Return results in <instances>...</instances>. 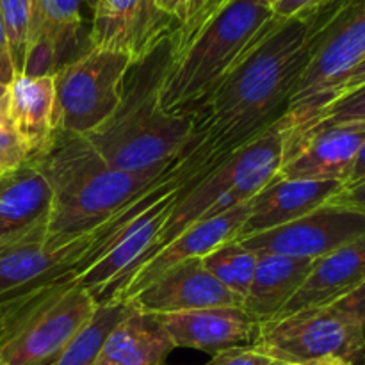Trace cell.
I'll return each mask as SVG.
<instances>
[{"mask_svg":"<svg viewBox=\"0 0 365 365\" xmlns=\"http://www.w3.org/2000/svg\"><path fill=\"white\" fill-rule=\"evenodd\" d=\"M316 365H353V364L346 362V360H341V359H330V360H323V362Z\"/></svg>","mask_w":365,"mask_h":365,"instance_id":"f35d334b","label":"cell"},{"mask_svg":"<svg viewBox=\"0 0 365 365\" xmlns=\"http://www.w3.org/2000/svg\"><path fill=\"white\" fill-rule=\"evenodd\" d=\"M330 202L341 203V205L355 207V209L365 212V180L353 185H344Z\"/></svg>","mask_w":365,"mask_h":365,"instance_id":"d6a6232c","label":"cell"},{"mask_svg":"<svg viewBox=\"0 0 365 365\" xmlns=\"http://www.w3.org/2000/svg\"><path fill=\"white\" fill-rule=\"evenodd\" d=\"M191 148L189 143L182 155L164 166L130 173L107 164L82 135L57 130L52 145L32 157L52 189V216L45 242L61 246L93 232L173 177Z\"/></svg>","mask_w":365,"mask_h":365,"instance_id":"7a4b0ae2","label":"cell"},{"mask_svg":"<svg viewBox=\"0 0 365 365\" xmlns=\"http://www.w3.org/2000/svg\"><path fill=\"white\" fill-rule=\"evenodd\" d=\"M365 180V143L360 148L359 155H356L355 164H353V170L349 173L348 182L344 185H353V184H359V182Z\"/></svg>","mask_w":365,"mask_h":365,"instance_id":"8d00e7d4","label":"cell"},{"mask_svg":"<svg viewBox=\"0 0 365 365\" xmlns=\"http://www.w3.org/2000/svg\"><path fill=\"white\" fill-rule=\"evenodd\" d=\"M266 2H267V4H269V6H271V7H273V6H274V4H277V2H278V0H266Z\"/></svg>","mask_w":365,"mask_h":365,"instance_id":"60d3db41","label":"cell"},{"mask_svg":"<svg viewBox=\"0 0 365 365\" xmlns=\"http://www.w3.org/2000/svg\"><path fill=\"white\" fill-rule=\"evenodd\" d=\"M159 317L175 348L198 349L209 355L255 346L262 327V321L245 307H210Z\"/></svg>","mask_w":365,"mask_h":365,"instance_id":"2e32d148","label":"cell"},{"mask_svg":"<svg viewBox=\"0 0 365 365\" xmlns=\"http://www.w3.org/2000/svg\"><path fill=\"white\" fill-rule=\"evenodd\" d=\"M273 360L255 349L253 346L248 348H234L221 351L210 356L205 365H269Z\"/></svg>","mask_w":365,"mask_h":365,"instance_id":"f546056e","label":"cell"},{"mask_svg":"<svg viewBox=\"0 0 365 365\" xmlns=\"http://www.w3.org/2000/svg\"><path fill=\"white\" fill-rule=\"evenodd\" d=\"M84 0H36L34 36H45L56 43L63 57L77 45L82 25L81 7Z\"/></svg>","mask_w":365,"mask_h":365,"instance_id":"d4e9b609","label":"cell"},{"mask_svg":"<svg viewBox=\"0 0 365 365\" xmlns=\"http://www.w3.org/2000/svg\"><path fill=\"white\" fill-rule=\"evenodd\" d=\"M248 214L250 200L220 214V216L200 221V223L185 228L163 252L157 253L153 259H150L148 262H145L135 271L118 302H127L128 298H132L135 292L152 284L157 277H160L170 267L189 259H202V257L209 255L212 250H216L217 246L237 237Z\"/></svg>","mask_w":365,"mask_h":365,"instance_id":"ac0fdd59","label":"cell"},{"mask_svg":"<svg viewBox=\"0 0 365 365\" xmlns=\"http://www.w3.org/2000/svg\"><path fill=\"white\" fill-rule=\"evenodd\" d=\"M191 178L164 192L153 205L134 217L120 234L110 239L106 255L93 264L81 278H77L78 284L93 296L96 305L120 299L121 292L125 291L130 278L145 260L146 253L152 248L153 241L163 230L171 205Z\"/></svg>","mask_w":365,"mask_h":365,"instance_id":"8fae6325","label":"cell"},{"mask_svg":"<svg viewBox=\"0 0 365 365\" xmlns=\"http://www.w3.org/2000/svg\"><path fill=\"white\" fill-rule=\"evenodd\" d=\"M253 348L274 362L291 365H316L330 359L365 365L362 328L337 305L309 307L264 321Z\"/></svg>","mask_w":365,"mask_h":365,"instance_id":"52a82bcc","label":"cell"},{"mask_svg":"<svg viewBox=\"0 0 365 365\" xmlns=\"http://www.w3.org/2000/svg\"><path fill=\"white\" fill-rule=\"evenodd\" d=\"M27 159V152L14 132L9 116L7 113H0V173L14 170Z\"/></svg>","mask_w":365,"mask_h":365,"instance_id":"f1b7e54d","label":"cell"},{"mask_svg":"<svg viewBox=\"0 0 365 365\" xmlns=\"http://www.w3.org/2000/svg\"><path fill=\"white\" fill-rule=\"evenodd\" d=\"M7 309H9V299H6V302H0V327H2V321H4V317H6Z\"/></svg>","mask_w":365,"mask_h":365,"instance_id":"ab89813d","label":"cell"},{"mask_svg":"<svg viewBox=\"0 0 365 365\" xmlns=\"http://www.w3.org/2000/svg\"><path fill=\"white\" fill-rule=\"evenodd\" d=\"M202 264L220 284L245 302L257 267V253L245 248L239 241L225 242L209 255L202 257ZM245 305V303H242Z\"/></svg>","mask_w":365,"mask_h":365,"instance_id":"cb8c5ba5","label":"cell"},{"mask_svg":"<svg viewBox=\"0 0 365 365\" xmlns=\"http://www.w3.org/2000/svg\"><path fill=\"white\" fill-rule=\"evenodd\" d=\"M7 96H9V84L0 82V113H7Z\"/></svg>","mask_w":365,"mask_h":365,"instance_id":"74e56055","label":"cell"},{"mask_svg":"<svg viewBox=\"0 0 365 365\" xmlns=\"http://www.w3.org/2000/svg\"><path fill=\"white\" fill-rule=\"evenodd\" d=\"M334 305H337L339 309L348 312L349 316L360 324L365 337V280L355 289V291H351L348 296L339 299V302L334 303Z\"/></svg>","mask_w":365,"mask_h":365,"instance_id":"1f68e13d","label":"cell"},{"mask_svg":"<svg viewBox=\"0 0 365 365\" xmlns=\"http://www.w3.org/2000/svg\"><path fill=\"white\" fill-rule=\"evenodd\" d=\"M330 2L331 0H278L273 6V13L282 20L310 16Z\"/></svg>","mask_w":365,"mask_h":365,"instance_id":"4dcf8cb0","label":"cell"},{"mask_svg":"<svg viewBox=\"0 0 365 365\" xmlns=\"http://www.w3.org/2000/svg\"><path fill=\"white\" fill-rule=\"evenodd\" d=\"M364 143L365 123L319 125L302 134H287L277 175L292 180H337L346 184Z\"/></svg>","mask_w":365,"mask_h":365,"instance_id":"7c38bea8","label":"cell"},{"mask_svg":"<svg viewBox=\"0 0 365 365\" xmlns=\"http://www.w3.org/2000/svg\"><path fill=\"white\" fill-rule=\"evenodd\" d=\"M365 237V212L355 207L327 202L287 225L241 239L255 253L316 260Z\"/></svg>","mask_w":365,"mask_h":365,"instance_id":"30bf717a","label":"cell"},{"mask_svg":"<svg viewBox=\"0 0 365 365\" xmlns=\"http://www.w3.org/2000/svg\"><path fill=\"white\" fill-rule=\"evenodd\" d=\"M280 21L266 0H232L178 56L171 57L160 88L163 109L195 114Z\"/></svg>","mask_w":365,"mask_h":365,"instance_id":"277c9868","label":"cell"},{"mask_svg":"<svg viewBox=\"0 0 365 365\" xmlns=\"http://www.w3.org/2000/svg\"><path fill=\"white\" fill-rule=\"evenodd\" d=\"M365 56V0H331L314 36L310 59L289 102L299 120L330 102L346 75Z\"/></svg>","mask_w":365,"mask_h":365,"instance_id":"ba28073f","label":"cell"},{"mask_svg":"<svg viewBox=\"0 0 365 365\" xmlns=\"http://www.w3.org/2000/svg\"><path fill=\"white\" fill-rule=\"evenodd\" d=\"M365 280V237L314 260L302 287L282 309L291 314L309 307L334 305Z\"/></svg>","mask_w":365,"mask_h":365,"instance_id":"ffe728a7","label":"cell"},{"mask_svg":"<svg viewBox=\"0 0 365 365\" xmlns=\"http://www.w3.org/2000/svg\"><path fill=\"white\" fill-rule=\"evenodd\" d=\"M269 365H291V364H284V362H274V360H273V362H271Z\"/></svg>","mask_w":365,"mask_h":365,"instance_id":"b9f144b4","label":"cell"},{"mask_svg":"<svg viewBox=\"0 0 365 365\" xmlns=\"http://www.w3.org/2000/svg\"><path fill=\"white\" fill-rule=\"evenodd\" d=\"M328 6L282 20L196 110L195 134L207 159H223L287 113Z\"/></svg>","mask_w":365,"mask_h":365,"instance_id":"6da1fadb","label":"cell"},{"mask_svg":"<svg viewBox=\"0 0 365 365\" xmlns=\"http://www.w3.org/2000/svg\"><path fill=\"white\" fill-rule=\"evenodd\" d=\"M130 310L127 302H109L96 305L95 314L86 327L68 342L50 365H95L102 346L113 328L123 319Z\"/></svg>","mask_w":365,"mask_h":365,"instance_id":"603a6c76","label":"cell"},{"mask_svg":"<svg viewBox=\"0 0 365 365\" xmlns=\"http://www.w3.org/2000/svg\"><path fill=\"white\" fill-rule=\"evenodd\" d=\"M175 24L157 0H96L89 46L123 52L138 63L175 31Z\"/></svg>","mask_w":365,"mask_h":365,"instance_id":"4fadbf2b","label":"cell"},{"mask_svg":"<svg viewBox=\"0 0 365 365\" xmlns=\"http://www.w3.org/2000/svg\"><path fill=\"white\" fill-rule=\"evenodd\" d=\"M52 189L36 159L0 173V250L46 239Z\"/></svg>","mask_w":365,"mask_h":365,"instance_id":"5bb4252c","label":"cell"},{"mask_svg":"<svg viewBox=\"0 0 365 365\" xmlns=\"http://www.w3.org/2000/svg\"><path fill=\"white\" fill-rule=\"evenodd\" d=\"M342 187L337 180H292L277 175L250 200V214L235 241L291 223L330 202Z\"/></svg>","mask_w":365,"mask_h":365,"instance_id":"e0dca14e","label":"cell"},{"mask_svg":"<svg viewBox=\"0 0 365 365\" xmlns=\"http://www.w3.org/2000/svg\"><path fill=\"white\" fill-rule=\"evenodd\" d=\"M173 349L160 317L130 305L103 342L95 365H164Z\"/></svg>","mask_w":365,"mask_h":365,"instance_id":"44dd1931","label":"cell"},{"mask_svg":"<svg viewBox=\"0 0 365 365\" xmlns=\"http://www.w3.org/2000/svg\"><path fill=\"white\" fill-rule=\"evenodd\" d=\"M170 36L132 64L116 113L86 135L116 170L139 173L164 166L182 155L195 135V114H171L160 106V88L171 63Z\"/></svg>","mask_w":365,"mask_h":365,"instance_id":"3957f363","label":"cell"},{"mask_svg":"<svg viewBox=\"0 0 365 365\" xmlns=\"http://www.w3.org/2000/svg\"><path fill=\"white\" fill-rule=\"evenodd\" d=\"M132 64L127 53L89 46L61 66L53 75L57 130L82 138L98 130L116 113Z\"/></svg>","mask_w":365,"mask_h":365,"instance_id":"9c48e42d","label":"cell"},{"mask_svg":"<svg viewBox=\"0 0 365 365\" xmlns=\"http://www.w3.org/2000/svg\"><path fill=\"white\" fill-rule=\"evenodd\" d=\"M0 18L14 75H20L34 36L36 0H0Z\"/></svg>","mask_w":365,"mask_h":365,"instance_id":"4316f807","label":"cell"},{"mask_svg":"<svg viewBox=\"0 0 365 365\" xmlns=\"http://www.w3.org/2000/svg\"><path fill=\"white\" fill-rule=\"evenodd\" d=\"M7 116L29 157L45 152L56 138V78L14 75L9 82Z\"/></svg>","mask_w":365,"mask_h":365,"instance_id":"d6986e66","label":"cell"},{"mask_svg":"<svg viewBox=\"0 0 365 365\" xmlns=\"http://www.w3.org/2000/svg\"><path fill=\"white\" fill-rule=\"evenodd\" d=\"M285 135L287 125L284 114L252 141L191 178L171 205L166 223L143 264L163 252L185 228L252 200L271 178L277 177L284 159Z\"/></svg>","mask_w":365,"mask_h":365,"instance_id":"5b68a950","label":"cell"},{"mask_svg":"<svg viewBox=\"0 0 365 365\" xmlns=\"http://www.w3.org/2000/svg\"><path fill=\"white\" fill-rule=\"evenodd\" d=\"M14 77L13 64H11L9 50H7V41L6 34H4V25L2 18H0V82H6L9 84Z\"/></svg>","mask_w":365,"mask_h":365,"instance_id":"836d02e7","label":"cell"},{"mask_svg":"<svg viewBox=\"0 0 365 365\" xmlns=\"http://www.w3.org/2000/svg\"><path fill=\"white\" fill-rule=\"evenodd\" d=\"M127 303L141 312L168 316L210 307H242L245 302L220 284L202 259H189L164 271Z\"/></svg>","mask_w":365,"mask_h":365,"instance_id":"9a60e30c","label":"cell"},{"mask_svg":"<svg viewBox=\"0 0 365 365\" xmlns=\"http://www.w3.org/2000/svg\"><path fill=\"white\" fill-rule=\"evenodd\" d=\"M88 2L91 4V7H93V6H95V2H96V0H88Z\"/></svg>","mask_w":365,"mask_h":365,"instance_id":"7bdbcfd3","label":"cell"},{"mask_svg":"<svg viewBox=\"0 0 365 365\" xmlns=\"http://www.w3.org/2000/svg\"><path fill=\"white\" fill-rule=\"evenodd\" d=\"M189 2H191V0H157V7H159L164 14L173 18L177 24H180V21L184 20L185 13H187Z\"/></svg>","mask_w":365,"mask_h":365,"instance_id":"d590c367","label":"cell"},{"mask_svg":"<svg viewBox=\"0 0 365 365\" xmlns=\"http://www.w3.org/2000/svg\"><path fill=\"white\" fill-rule=\"evenodd\" d=\"M232 0H191L184 20L171 32V57L178 56L203 27L230 4Z\"/></svg>","mask_w":365,"mask_h":365,"instance_id":"83f0119b","label":"cell"},{"mask_svg":"<svg viewBox=\"0 0 365 365\" xmlns=\"http://www.w3.org/2000/svg\"><path fill=\"white\" fill-rule=\"evenodd\" d=\"M312 264L310 259L257 253L255 274L242 307L262 323L277 317L302 287Z\"/></svg>","mask_w":365,"mask_h":365,"instance_id":"7402d4cb","label":"cell"},{"mask_svg":"<svg viewBox=\"0 0 365 365\" xmlns=\"http://www.w3.org/2000/svg\"><path fill=\"white\" fill-rule=\"evenodd\" d=\"M362 84H365V56L359 61V64H356V66L353 68L348 75H346L344 81L341 82V86H339L334 96L341 95V93H344V91H349V89L356 88V86H362ZM334 96H331V98H334Z\"/></svg>","mask_w":365,"mask_h":365,"instance_id":"e575fe53","label":"cell"},{"mask_svg":"<svg viewBox=\"0 0 365 365\" xmlns=\"http://www.w3.org/2000/svg\"><path fill=\"white\" fill-rule=\"evenodd\" d=\"M285 123H287L289 135L302 134L319 125L365 123V84L334 96L330 102L299 120H289L285 114Z\"/></svg>","mask_w":365,"mask_h":365,"instance_id":"484cf974","label":"cell"},{"mask_svg":"<svg viewBox=\"0 0 365 365\" xmlns=\"http://www.w3.org/2000/svg\"><path fill=\"white\" fill-rule=\"evenodd\" d=\"M96 310L77 280L9 299L0 327V365H50Z\"/></svg>","mask_w":365,"mask_h":365,"instance_id":"8992f818","label":"cell"}]
</instances>
